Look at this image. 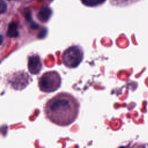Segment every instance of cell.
I'll return each instance as SVG.
<instances>
[{"instance_id":"6da1fadb","label":"cell","mask_w":148,"mask_h":148,"mask_svg":"<svg viewBox=\"0 0 148 148\" xmlns=\"http://www.w3.org/2000/svg\"><path fill=\"white\" fill-rule=\"evenodd\" d=\"M79 110V103L72 94L62 92L49 99L44 106L46 117L53 124L68 126L75 121Z\"/></svg>"},{"instance_id":"7a4b0ae2","label":"cell","mask_w":148,"mask_h":148,"mask_svg":"<svg viewBox=\"0 0 148 148\" xmlns=\"http://www.w3.org/2000/svg\"><path fill=\"white\" fill-rule=\"evenodd\" d=\"M61 79L56 71L45 72L39 79L38 86L40 91L44 92H51L57 90L61 86Z\"/></svg>"},{"instance_id":"3957f363","label":"cell","mask_w":148,"mask_h":148,"mask_svg":"<svg viewBox=\"0 0 148 148\" xmlns=\"http://www.w3.org/2000/svg\"><path fill=\"white\" fill-rule=\"evenodd\" d=\"M83 51L79 46H71L63 52L62 61L64 65L69 68H76L82 61Z\"/></svg>"},{"instance_id":"277c9868","label":"cell","mask_w":148,"mask_h":148,"mask_svg":"<svg viewBox=\"0 0 148 148\" xmlns=\"http://www.w3.org/2000/svg\"><path fill=\"white\" fill-rule=\"evenodd\" d=\"M29 80L30 76L26 72L24 71H19L14 73L9 82L13 88L21 90L28 85Z\"/></svg>"},{"instance_id":"5b68a950","label":"cell","mask_w":148,"mask_h":148,"mask_svg":"<svg viewBox=\"0 0 148 148\" xmlns=\"http://www.w3.org/2000/svg\"><path fill=\"white\" fill-rule=\"evenodd\" d=\"M42 67L40 57L37 54H32L28 58V68L29 72L33 75L38 74Z\"/></svg>"},{"instance_id":"8992f818","label":"cell","mask_w":148,"mask_h":148,"mask_svg":"<svg viewBox=\"0 0 148 148\" xmlns=\"http://www.w3.org/2000/svg\"><path fill=\"white\" fill-rule=\"evenodd\" d=\"M51 10L49 8L43 7L39 11L37 14V17L40 21L42 23H46L49 21L51 16Z\"/></svg>"},{"instance_id":"52a82bcc","label":"cell","mask_w":148,"mask_h":148,"mask_svg":"<svg viewBox=\"0 0 148 148\" xmlns=\"http://www.w3.org/2000/svg\"><path fill=\"white\" fill-rule=\"evenodd\" d=\"M18 25L15 22L10 23L8 28L7 35L11 38H16L19 35V32L17 30Z\"/></svg>"},{"instance_id":"ba28073f","label":"cell","mask_w":148,"mask_h":148,"mask_svg":"<svg viewBox=\"0 0 148 148\" xmlns=\"http://www.w3.org/2000/svg\"><path fill=\"white\" fill-rule=\"evenodd\" d=\"M83 4L88 6H96L103 3L106 0H81Z\"/></svg>"},{"instance_id":"9c48e42d","label":"cell","mask_w":148,"mask_h":148,"mask_svg":"<svg viewBox=\"0 0 148 148\" xmlns=\"http://www.w3.org/2000/svg\"><path fill=\"white\" fill-rule=\"evenodd\" d=\"M7 10V4L3 0L0 1V12L1 13H4Z\"/></svg>"},{"instance_id":"30bf717a","label":"cell","mask_w":148,"mask_h":148,"mask_svg":"<svg viewBox=\"0 0 148 148\" xmlns=\"http://www.w3.org/2000/svg\"><path fill=\"white\" fill-rule=\"evenodd\" d=\"M25 17L28 21L31 20V13L30 12H27L25 14Z\"/></svg>"},{"instance_id":"8fae6325","label":"cell","mask_w":148,"mask_h":148,"mask_svg":"<svg viewBox=\"0 0 148 148\" xmlns=\"http://www.w3.org/2000/svg\"><path fill=\"white\" fill-rule=\"evenodd\" d=\"M46 29H44L43 30H42L41 32H40V33L39 34V37H40V38H42L43 36V34H46Z\"/></svg>"},{"instance_id":"7c38bea8","label":"cell","mask_w":148,"mask_h":148,"mask_svg":"<svg viewBox=\"0 0 148 148\" xmlns=\"http://www.w3.org/2000/svg\"><path fill=\"white\" fill-rule=\"evenodd\" d=\"M10 1H11V0H10Z\"/></svg>"}]
</instances>
